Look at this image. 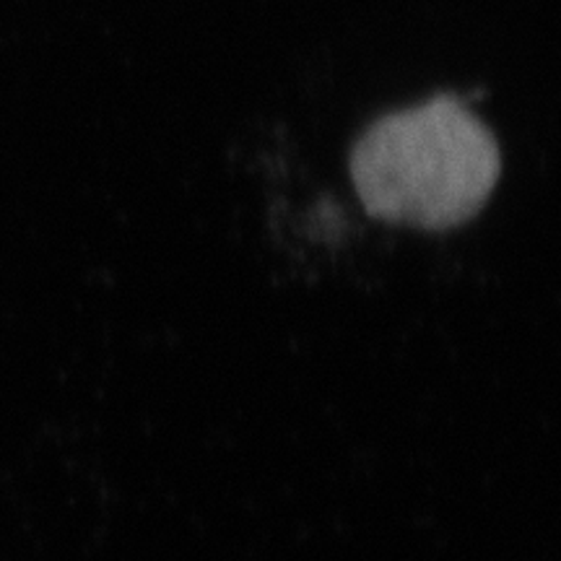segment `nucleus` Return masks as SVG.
Segmentation results:
<instances>
[{"label":"nucleus","mask_w":561,"mask_h":561,"mask_svg":"<svg viewBox=\"0 0 561 561\" xmlns=\"http://www.w3.org/2000/svg\"><path fill=\"white\" fill-rule=\"evenodd\" d=\"M500 174L496 138L453 96L382 117L351 157V180L371 219L426 231L471 221Z\"/></svg>","instance_id":"obj_1"}]
</instances>
